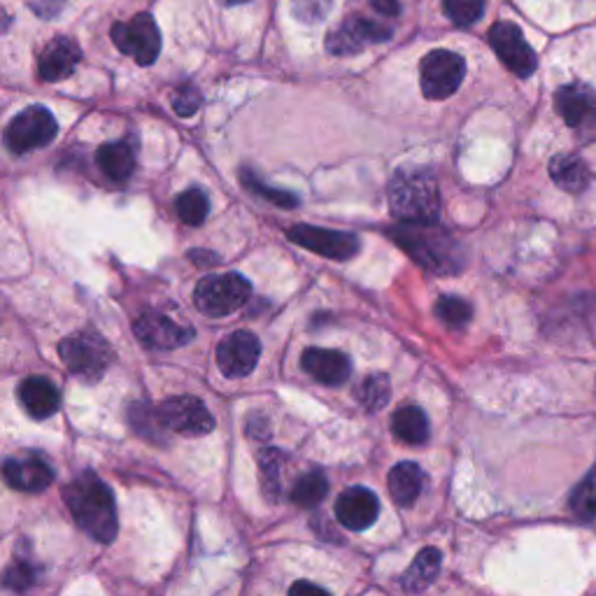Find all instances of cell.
<instances>
[{
  "label": "cell",
  "instance_id": "6da1fadb",
  "mask_svg": "<svg viewBox=\"0 0 596 596\" xmlns=\"http://www.w3.org/2000/svg\"><path fill=\"white\" fill-rule=\"evenodd\" d=\"M63 499L84 534L98 543L117 539V508L107 484L92 471L75 475L63 490Z\"/></svg>",
  "mask_w": 596,
  "mask_h": 596
},
{
  "label": "cell",
  "instance_id": "7a4b0ae2",
  "mask_svg": "<svg viewBox=\"0 0 596 596\" xmlns=\"http://www.w3.org/2000/svg\"><path fill=\"white\" fill-rule=\"evenodd\" d=\"M389 210L401 224H436L440 215V191L431 170H396L389 182Z\"/></svg>",
  "mask_w": 596,
  "mask_h": 596
},
{
  "label": "cell",
  "instance_id": "3957f363",
  "mask_svg": "<svg viewBox=\"0 0 596 596\" xmlns=\"http://www.w3.org/2000/svg\"><path fill=\"white\" fill-rule=\"evenodd\" d=\"M389 236L417 263H422L425 269L436 275H452L463 266V257L457 242L448 233L433 229V224H404L391 229Z\"/></svg>",
  "mask_w": 596,
  "mask_h": 596
},
{
  "label": "cell",
  "instance_id": "277c9868",
  "mask_svg": "<svg viewBox=\"0 0 596 596\" xmlns=\"http://www.w3.org/2000/svg\"><path fill=\"white\" fill-rule=\"evenodd\" d=\"M59 355L75 378L86 385L98 383L115 359L113 347L96 331H82V334L61 341Z\"/></svg>",
  "mask_w": 596,
  "mask_h": 596
},
{
  "label": "cell",
  "instance_id": "5b68a950",
  "mask_svg": "<svg viewBox=\"0 0 596 596\" xmlns=\"http://www.w3.org/2000/svg\"><path fill=\"white\" fill-rule=\"evenodd\" d=\"M252 284L238 275V273H224V275H210L198 282L194 292V303L201 313L208 317H227L250 301Z\"/></svg>",
  "mask_w": 596,
  "mask_h": 596
},
{
  "label": "cell",
  "instance_id": "8992f818",
  "mask_svg": "<svg viewBox=\"0 0 596 596\" xmlns=\"http://www.w3.org/2000/svg\"><path fill=\"white\" fill-rule=\"evenodd\" d=\"M59 134V124L48 107L31 105L8 124L6 145L14 154H27L48 147Z\"/></svg>",
  "mask_w": 596,
  "mask_h": 596
},
{
  "label": "cell",
  "instance_id": "52a82bcc",
  "mask_svg": "<svg viewBox=\"0 0 596 596\" xmlns=\"http://www.w3.org/2000/svg\"><path fill=\"white\" fill-rule=\"evenodd\" d=\"M117 50L134 59L138 65H151L161 52V33L151 14L143 12L130 21H119L109 31Z\"/></svg>",
  "mask_w": 596,
  "mask_h": 596
},
{
  "label": "cell",
  "instance_id": "ba28073f",
  "mask_svg": "<svg viewBox=\"0 0 596 596\" xmlns=\"http://www.w3.org/2000/svg\"><path fill=\"white\" fill-rule=\"evenodd\" d=\"M463 77H467V61L448 50H433L419 63V82L429 101L450 98Z\"/></svg>",
  "mask_w": 596,
  "mask_h": 596
},
{
  "label": "cell",
  "instance_id": "9c48e42d",
  "mask_svg": "<svg viewBox=\"0 0 596 596\" xmlns=\"http://www.w3.org/2000/svg\"><path fill=\"white\" fill-rule=\"evenodd\" d=\"M157 415L161 429H170L180 436L198 438L215 429V417L196 396H175L157 408Z\"/></svg>",
  "mask_w": 596,
  "mask_h": 596
},
{
  "label": "cell",
  "instance_id": "30bf717a",
  "mask_svg": "<svg viewBox=\"0 0 596 596\" xmlns=\"http://www.w3.org/2000/svg\"><path fill=\"white\" fill-rule=\"evenodd\" d=\"M490 45L508 71L517 77H532L536 73V52L529 48L526 38L513 21H499L490 29Z\"/></svg>",
  "mask_w": 596,
  "mask_h": 596
},
{
  "label": "cell",
  "instance_id": "8fae6325",
  "mask_svg": "<svg viewBox=\"0 0 596 596\" xmlns=\"http://www.w3.org/2000/svg\"><path fill=\"white\" fill-rule=\"evenodd\" d=\"M391 38V29L366 17H347L343 24L326 35V52L334 56H352L364 52L368 45H378Z\"/></svg>",
  "mask_w": 596,
  "mask_h": 596
},
{
  "label": "cell",
  "instance_id": "7c38bea8",
  "mask_svg": "<svg viewBox=\"0 0 596 596\" xmlns=\"http://www.w3.org/2000/svg\"><path fill=\"white\" fill-rule=\"evenodd\" d=\"M286 236H290L294 245L311 250L320 257L334 259V261H347L359 252V238L352 236V233H343V231L299 224V227L286 231Z\"/></svg>",
  "mask_w": 596,
  "mask_h": 596
},
{
  "label": "cell",
  "instance_id": "4fadbf2b",
  "mask_svg": "<svg viewBox=\"0 0 596 596\" xmlns=\"http://www.w3.org/2000/svg\"><path fill=\"white\" fill-rule=\"evenodd\" d=\"M261 357V343L250 331H236L217 345V366L227 378H248Z\"/></svg>",
  "mask_w": 596,
  "mask_h": 596
},
{
  "label": "cell",
  "instance_id": "5bb4252c",
  "mask_svg": "<svg viewBox=\"0 0 596 596\" xmlns=\"http://www.w3.org/2000/svg\"><path fill=\"white\" fill-rule=\"evenodd\" d=\"M134 331L138 341L149 347V349H175L182 347L191 341L194 328L178 324L172 317L159 313V311H147L134 322Z\"/></svg>",
  "mask_w": 596,
  "mask_h": 596
},
{
  "label": "cell",
  "instance_id": "9a60e30c",
  "mask_svg": "<svg viewBox=\"0 0 596 596\" xmlns=\"http://www.w3.org/2000/svg\"><path fill=\"white\" fill-rule=\"evenodd\" d=\"M557 113L566 126L576 130H596V92L587 84H566L555 96Z\"/></svg>",
  "mask_w": 596,
  "mask_h": 596
},
{
  "label": "cell",
  "instance_id": "2e32d148",
  "mask_svg": "<svg viewBox=\"0 0 596 596\" xmlns=\"http://www.w3.org/2000/svg\"><path fill=\"white\" fill-rule=\"evenodd\" d=\"M3 478L12 490L35 494L45 492L54 482V469L45 459L35 454L10 457L3 463Z\"/></svg>",
  "mask_w": 596,
  "mask_h": 596
},
{
  "label": "cell",
  "instance_id": "e0dca14e",
  "mask_svg": "<svg viewBox=\"0 0 596 596\" xmlns=\"http://www.w3.org/2000/svg\"><path fill=\"white\" fill-rule=\"evenodd\" d=\"M380 515V503L366 488L345 490L336 501V520L349 532H364Z\"/></svg>",
  "mask_w": 596,
  "mask_h": 596
},
{
  "label": "cell",
  "instance_id": "ac0fdd59",
  "mask_svg": "<svg viewBox=\"0 0 596 596\" xmlns=\"http://www.w3.org/2000/svg\"><path fill=\"white\" fill-rule=\"evenodd\" d=\"M82 59V50L71 38H54L38 59V75L42 82H59L71 77Z\"/></svg>",
  "mask_w": 596,
  "mask_h": 596
},
{
  "label": "cell",
  "instance_id": "d6986e66",
  "mask_svg": "<svg viewBox=\"0 0 596 596\" xmlns=\"http://www.w3.org/2000/svg\"><path fill=\"white\" fill-rule=\"evenodd\" d=\"M301 366L313 380H317L326 387H338V385L347 383L349 373H352V364L343 355V352L324 349V347L305 349V355L301 357Z\"/></svg>",
  "mask_w": 596,
  "mask_h": 596
},
{
  "label": "cell",
  "instance_id": "ffe728a7",
  "mask_svg": "<svg viewBox=\"0 0 596 596\" xmlns=\"http://www.w3.org/2000/svg\"><path fill=\"white\" fill-rule=\"evenodd\" d=\"M19 404L33 419H48L61 408V391L48 378H27L17 389Z\"/></svg>",
  "mask_w": 596,
  "mask_h": 596
},
{
  "label": "cell",
  "instance_id": "44dd1931",
  "mask_svg": "<svg viewBox=\"0 0 596 596\" xmlns=\"http://www.w3.org/2000/svg\"><path fill=\"white\" fill-rule=\"evenodd\" d=\"M136 143L130 138L117 140V143H105L96 151V164L105 172V178L113 182H126L136 170Z\"/></svg>",
  "mask_w": 596,
  "mask_h": 596
},
{
  "label": "cell",
  "instance_id": "7402d4cb",
  "mask_svg": "<svg viewBox=\"0 0 596 596\" xmlns=\"http://www.w3.org/2000/svg\"><path fill=\"white\" fill-rule=\"evenodd\" d=\"M389 494L399 505H412L425 488V473L415 461H401L391 469L389 478Z\"/></svg>",
  "mask_w": 596,
  "mask_h": 596
},
{
  "label": "cell",
  "instance_id": "603a6c76",
  "mask_svg": "<svg viewBox=\"0 0 596 596\" xmlns=\"http://www.w3.org/2000/svg\"><path fill=\"white\" fill-rule=\"evenodd\" d=\"M391 431L408 446H425L429 440V419L422 408L404 406L391 417Z\"/></svg>",
  "mask_w": 596,
  "mask_h": 596
},
{
  "label": "cell",
  "instance_id": "cb8c5ba5",
  "mask_svg": "<svg viewBox=\"0 0 596 596\" xmlns=\"http://www.w3.org/2000/svg\"><path fill=\"white\" fill-rule=\"evenodd\" d=\"M550 175H552V180L571 194L583 191L589 182L587 166L578 157H573V154H560V157L552 159Z\"/></svg>",
  "mask_w": 596,
  "mask_h": 596
},
{
  "label": "cell",
  "instance_id": "d4e9b609",
  "mask_svg": "<svg viewBox=\"0 0 596 596\" xmlns=\"http://www.w3.org/2000/svg\"><path fill=\"white\" fill-rule=\"evenodd\" d=\"M438 571H440V552L436 547H425L415 557L410 568L404 573L401 587L408 592H422L436 581Z\"/></svg>",
  "mask_w": 596,
  "mask_h": 596
},
{
  "label": "cell",
  "instance_id": "484cf974",
  "mask_svg": "<svg viewBox=\"0 0 596 596\" xmlns=\"http://www.w3.org/2000/svg\"><path fill=\"white\" fill-rule=\"evenodd\" d=\"M326 494H328L326 475L322 471H307L296 480L292 490V501L301 508H313L322 503Z\"/></svg>",
  "mask_w": 596,
  "mask_h": 596
},
{
  "label": "cell",
  "instance_id": "4316f807",
  "mask_svg": "<svg viewBox=\"0 0 596 596\" xmlns=\"http://www.w3.org/2000/svg\"><path fill=\"white\" fill-rule=\"evenodd\" d=\"M568 505L576 517L585 522L596 520V467L576 484V490L568 496Z\"/></svg>",
  "mask_w": 596,
  "mask_h": 596
},
{
  "label": "cell",
  "instance_id": "83f0119b",
  "mask_svg": "<svg viewBox=\"0 0 596 596\" xmlns=\"http://www.w3.org/2000/svg\"><path fill=\"white\" fill-rule=\"evenodd\" d=\"M175 210H178L180 222L187 227H201L210 212L208 196L201 189H187L175 201Z\"/></svg>",
  "mask_w": 596,
  "mask_h": 596
},
{
  "label": "cell",
  "instance_id": "f1b7e54d",
  "mask_svg": "<svg viewBox=\"0 0 596 596\" xmlns=\"http://www.w3.org/2000/svg\"><path fill=\"white\" fill-rule=\"evenodd\" d=\"M436 315L446 326L461 328L471 322L473 307H471V303H467L459 296H443L436 303Z\"/></svg>",
  "mask_w": 596,
  "mask_h": 596
},
{
  "label": "cell",
  "instance_id": "f546056e",
  "mask_svg": "<svg viewBox=\"0 0 596 596\" xmlns=\"http://www.w3.org/2000/svg\"><path fill=\"white\" fill-rule=\"evenodd\" d=\"M389 391L391 389H389L387 375H370V378H366L362 389H359V399L370 412H378L380 408L387 406Z\"/></svg>",
  "mask_w": 596,
  "mask_h": 596
},
{
  "label": "cell",
  "instance_id": "4dcf8cb0",
  "mask_svg": "<svg viewBox=\"0 0 596 596\" xmlns=\"http://www.w3.org/2000/svg\"><path fill=\"white\" fill-rule=\"evenodd\" d=\"M448 19L457 27H471L482 17L484 0H443Z\"/></svg>",
  "mask_w": 596,
  "mask_h": 596
},
{
  "label": "cell",
  "instance_id": "1f68e13d",
  "mask_svg": "<svg viewBox=\"0 0 596 596\" xmlns=\"http://www.w3.org/2000/svg\"><path fill=\"white\" fill-rule=\"evenodd\" d=\"M240 178H242V182H245V187H248L252 194H257V196H261V198H266V201H271V203H275V206H280V208H294V206L299 203V198H296L294 194H290V191H280V189H271L269 185H263V182L257 178V175L250 172V170H242Z\"/></svg>",
  "mask_w": 596,
  "mask_h": 596
},
{
  "label": "cell",
  "instance_id": "d6a6232c",
  "mask_svg": "<svg viewBox=\"0 0 596 596\" xmlns=\"http://www.w3.org/2000/svg\"><path fill=\"white\" fill-rule=\"evenodd\" d=\"M331 6L334 0H292V14L303 24H317L328 14Z\"/></svg>",
  "mask_w": 596,
  "mask_h": 596
},
{
  "label": "cell",
  "instance_id": "836d02e7",
  "mask_svg": "<svg viewBox=\"0 0 596 596\" xmlns=\"http://www.w3.org/2000/svg\"><path fill=\"white\" fill-rule=\"evenodd\" d=\"M201 107V94H198L196 86L191 84H182L178 92L172 94V109L180 117H191L196 115V109Z\"/></svg>",
  "mask_w": 596,
  "mask_h": 596
},
{
  "label": "cell",
  "instance_id": "e575fe53",
  "mask_svg": "<svg viewBox=\"0 0 596 596\" xmlns=\"http://www.w3.org/2000/svg\"><path fill=\"white\" fill-rule=\"evenodd\" d=\"M35 583V573L24 562H17L6 573V587L10 589H29Z\"/></svg>",
  "mask_w": 596,
  "mask_h": 596
},
{
  "label": "cell",
  "instance_id": "d590c367",
  "mask_svg": "<svg viewBox=\"0 0 596 596\" xmlns=\"http://www.w3.org/2000/svg\"><path fill=\"white\" fill-rule=\"evenodd\" d=\"M370 6H373V10H378L385 17H399V12H401L399 0H370Z\"/></svg>",
  "mask_w": 596,
  "mask_h": 596
},
{
  "label": "cell",
  "instance_id": "8d00e7d4",
  "mask_svg": "<svg viewBox=\"0 0 596 596\" xmlns=\"http://www.w3.org/2000/svg\"><path fill=\"white\" fill-rule=\"evenodd\" d=\"M301 592H322L317 585H311V583H296L292 587V594H301Z\"/></svg>",
  "mask_w": 596,
  "mask_h": 596
},
{
  "label": "cell",
  "instance_id": "74e56055",
  "mask_svg": "<svg viewBox=\"0 0 596 596\" xmlns=\"http://www.w3.org/2000/svg\"><path fill=\"white\" fill-rule=\"evenodd\" d=\"M229 6H240V3H248V0H227Z\"/></svg>",
  "mask_w": 596,
  "mask_h": 596
}]
</instances>
